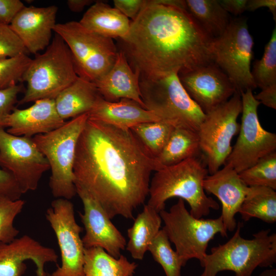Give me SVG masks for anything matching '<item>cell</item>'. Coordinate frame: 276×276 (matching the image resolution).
<instances>
[{
    "label": "cell",
    "mask_w": 276,
    "mask_h": 276,
    "mask_svg": "<svg viewBox=\"0 0 276 276\" xmlns=\"http://www.w3.org/2000/svg\"><path fill=\"white\" fill-rule=\"evenodd\" d=\"M156 170L155 159L130 129L88 118L76 148L75 185L86 190L111 219H134Z\"/></svg>",
    "instance_id": "cell-1"
},
{
    "label": "cell",
    "mask_w": 276,
    "mask_h": 276,
    "mask_svg": "<svg viewBox=\"0 0 276 276\" xmlns=\"http://www.w3.org/2000/svg\"><path fill=\"white\" fill-rule=\"evenodd\" d=\"M212 39L185 1L149 0L121 39V51L140 78L154 79L212 62Z\"/></svg>",
    "instance_id": "cell-2"
},
{
    "label": "cell",
    "mask_w": 276,
    "mask_h": 276,
    "mask_svg": "<svg viewBox=\"0 0 276 276\" xmlns=\"http://www.w3.org/2000/svg\"><path fill=\"white\" fill-rule=\"evenodd\" d=\"M208 174L204 160L199 155L156 171L150 182L147 204L159 213L169 199L179 197L188 203L193 216H206L211 209H219L205 193L203 183Z\"/></svg>",
    "instance_id": "cell-3"
},
{
    "label": "cell",
    "mask_w": 276,
    "mask_h": 276,
    "mask_svg": "<svg viewBox=\"0 0 276 276\" xmlns=\"http://www.w3.org/2000/svg\"><path fill=\"white\" fill-rule=\"evenodd\" d=\"M239 222L232 237L226 243L212 247L200 263L204 269L199 276H216L228 270L235 276H251L258 267H271L276 262V234L261 230L251 239L241 236Z\"/></svg>",
    "instance_id": "cell-4"
},
{
    "label": "cell",
    "mask_w": 276,
    "mask_h": 276,
    "mask_svg": "<svg viewBox=\"0 0 276 276\" xmlns=\"http://www.w3.org/2000/svg\"><path fill=\"white\" fill-rule=\"evenodd\" d=\"M88 118V113L82 114L51 132L32 137L49 164V187L56 198L70 200L77 194L73 173L76 148Z\"/></svg>",
    "instance_id": "cell-5"
},
{
    "label": "cell",
    "mask_w": 276,
    "mask_h": 276,
    "mask_svg": "<svg viewBox=\"0 0 276 276\" xmlns=\"http://www.w3.org/2000/svg\"><path fill=\"white\" fill-rule=\"evenodd\" d=\"M78 77L68 47L56 34L45 51L32 59L25 72L22 80L26 90L18 104L55 99Z\"/></svg>",
    "instance_id": "cell-6"
},
{
    "label": "cell",
    "mask_w": 276,
    "mask_h": 276,
    "mask_svg": "<svg viewBox=\"0 0 276 276\" xmlns=\"http://www.w3.org/2000/svg\"><path fill=\"white\" fill-rule=\"evenodd\" d=\"M140 88L146 109L160 121L198 131L205 113L189 96L177 74L154 79L140 78Z\"/></svg>",
    "instance_id": "cell-7"
},
{
    "label": "cell",
    "mask_w": 276,
    "mask_h": 276,
    "mask_svg": "<svg viewBox=\"0 0 276 276\" xmlns=\"http://www.w3.org/2000/svg\"><path fill=\"white\" fill-rule=\"evenodd\" d=\"M54 32L68 47L78 77L94 83L113 65L118 51L112 39L92 32L75 21L56 24Z\"/></svg>",
    "instance_id": "cell-8"
},
{
    "label": "cell",
    "mask_w": 276,
    "mask_h": 276,
    "mask_svg": "<svg viewBox=\"0 0 276 276\" xmlns=\"http://www.w3.org/2000/svg\"><path fill=\"white\" fill-rule=\"evenodd\" d=\"M159 213L164 223L163 229L186 264L194 258L200 263L207 254L209 242L214 236L217 234L222 237L227 236L221 216L216 219L195 218L180 198L169 211L164 210Z\"/></svg>",
    "instance_id": "cell-9"
},
{
    "label": "cell",
    "mask_w": 276,
    "mask_h": 276,
    "mask_svg": "<svg viewBox=\"0 0 276 276\" xmlns=\"http://www.w3.org/2000/svg\"><path fill=\"white\" fill-rule=\"evenodd\" d=\"M254 47L247 19L242 17L231 19L224 32L211 42L213 62L226 74L240 93L257 87L250 67Z\"/></svg>",
    "instance_id": "cell-10"
},
{
    "label": "cell",
    "mask_w": 276,
    "mask_h": 276,
    "mask_svg": "<svg viewBox=\"0 0 276 276\" xmlns=\"http://www.w3.org/2000/svg\"><path fill=\"white\" fill-rule=\"evenodd\" d=\"M242 108L241 94L236 91L227 101L205 113L197 133L209 174L225 164L232 150L231 141L240 130L237 119Z\"/></svg>",
    "instance_id": "cell-11"
},
{
    "label": "cell",
    "mask_w": 276,
    "mask_h": 276,
    "mask_svg": "<svg viewBox=\"0 0 276 276\" xmlns=\"http://www.w3.org/2000/svg\"><path fill=\"white\" fill-rule=\"evenodd\" d=\"M240 94L242 108L239 135L225 163L238 173L276 150V134L264 129L260 123L258 108L260 102L251 89Z\"/></svg>",
    "instance_id": "cell-12"
},
{
    "label": "cell",
    "mask_w": 276,
    "mask_h": 276,
    "mask_svg": "<svg viewBox=\"0 0 276 276\" xmlns=\"http://www.w3.org/2000/svg\"><path fill=\"white\" fill-rule=\"evenodd\" d=\"M45 217L56 236L61 263L53 276H83L84 250L80 234L83 227L77 222L73 203L64 198L54 200Z\"/></svg>",
    "instance_id": "cell-13"
},
{
    "label": "cell",
    "mask_w": 276,
    "mask_h": 276,
    "mask_svg": "<svg viewBox=\"0 0 276 276\" xmlns=\"http://www.w3.org/2000/svg\"><path fill=\"white\" fill-rule=\"evenodd\" d=\"M0 167L12 175L22 194L36 190L50 169L32 137L11 134L4 128H0Z\"/></svg>",
    "instance_id": "cell-14"
},
{
    "label": "cell",
    "mask_w": 276,
    "mask_h": 276,
    "mask_svg": "<svg viewBox=\"0 0 276 276\" xmlns=\"http://www.w3.org/2000/svg\"><path fill=\"white\" fill-rule=\"evenodd\" d=\"M190 98L206 113L236 92L226 74L213 62L178 74Z\"/></svg>",
    "instance_id": "cell-15"
},
{
    "label": "cell",
    "mask_w": 276,
    "mask_h": 276,
    "mask_svg": "<svg viewBox=\"0 0 276 276\" xmlns=\"http://www.w3.org/2000/svg\"><path fill=\"white\" fill-rule=\"evenodd\" d=\"M75 187L83 206V213L79 214L85 230L82 238L85 248L101 247L112 257H119L126 248L124 237L99 203L84 189Z\"/></svg>",
    "instance_id": "cell-16"
},
{
    "label": "cell",
    "mask_w": 276,
    "mask_h": 276,
    "mask_svg": "<svg viewBox=\"0 0 276 276\" xmlns=\"http://www.w3.org/2000/svg\"><path fill=\"white\" fill-rule=\"evenodd\" d=\"M58 258L54 249L25 235L9 243L0 242V276H23L27 260L35 265L37 276H45V265L57 263Z\"/></svg>",
    "instance_id": "cell-17"
},
{
    "label": "cell",
    "mask_w": 276,
    "mask_h": 276,
    "mask_svg": "<svg viewBox=\"0 0 276 276\" xmlns=\"http://www.w3.org/2000/svg\"><path fill=\"white\" fill-rule=\"evenodd\" d=\"M57 11L55 5L25 6L14 18L10 27L27 52L35 54L49 45Z\"/></svg>",
    "instance_id": "cell-18"
},
{
    "label": "cell",
    "mask_w": 276,
    "mask_h": 276,
    "mask_svg": "<svg viewBox=\"0 0 276 276\" xmlns=\"http://www.w3.org/2000/svg\"><path fill=\"white\" fill-rule=\"evenodd\" d=\"M213 174L208 175L203 181L204 191L216 196L221 203L225 228L233 232L237 227L235 215L238 213L249 187L241 179L238 173L229 165Z\"/></svg>",
    "instance_id": "cell-19"
},
{
    "label": "cell",
    "mask_w": 276,
    "mask_h": 276,
    "mask_svg": "<svg viewBox=\"0 0 276 276\" xmlns=\"http://www.w3.org/2000/svg\"><path fill=\"white\" fill-rule=\"evenodd\" d=\"M64 121L58 113L54 99L37 100L25 109L14 108L6 118L3 128L9 133L32 138L47 133L62 126Z\"/></svg>",
    "instance_id": "cell-20"
},
{
    "label": "cell",
    "mask_w": 276,
    "mask_h": 276,
    "mask_svg": "<svg viewBox=\"0 0 276 276\" xmlns=\"http://www.w3.org/2000/svg\"><path fill=\"white\" fill-rule=\"evenodd\" d=\"M94 83L100 96L106 101L117 102L122 98L129 99L146 109L141 98L140 75L133 71L121 50L118 51L111 69Z\"/></svg>",
    "instance_id": "cell-21"
},
{
    "label": "cell",
    "mask_w": 276,
    "mask_h": 276,
    "mask_svg": "<svg viewBox=\"0 0 276 276\" xmlns=\"http://www.w3.org/2000/svg\"><path fill=\"white\" fill-rule=\"evenodd\" d=\"M88 114L89 119L123 129H130L143 123L160 121L152 112L127 98L109 102L100 96Z\"/></svg>",
    "instance_id": "cell-22"
},
{
    "label": "cell",
    "mask_w": 276,
    "mask_h": 276,
    "mask_svg": "<svg viewBox=\"0 0 276 276\" xmlns=\"http://www.w3.org/2000/svg\"><path fill=\"white\" fill-rule=\"evenodd\" d=\"M79 22L87 29L110 38H125L131 21L116 8L97 1L86 11Z\"/></svg>",
    "instance_id": "cell-23"
},
{
    "label": "cell",
    "mask_w": 276,
    "mask_h": 276,
    "mask_svg": "<svg viewBox=\"0 0 276 276\" xmlns=\"http://www.w3.org/2000/svg\"><path fill=\"white\" fill-rule=\"evenodd\" d=\"M100 96L94 83L78 77L54 99L56 109L65 121L88 113Z\"/></svg>",
    "instance_id": "cell-24"
},
{
    "label": "cell",
    "mask_w": 276,
    "mask_h": 276,
    "mask_svg": "<svg viewBox=\"0 0 276 276\" xmlns=\"http://www.w3.org/2000/svg\"><path fill=\"white\" fill-rule=\"evenodd\" d=\"M162 222L159 213L147 204L145 205L127 230L126 249L133 259H143L149 245L160 229Z\"/></svg>",
    "instance_id": "cell-25"
},
{
    "label": "cell",
    "mask_w": 276,
    "mask_h": 276,
    "mask_svg": "<svg viewBox=\"0 0 276 276\" xmlns=\"http://www.w3.org/2000/svg\"><path fill=\"white\" fill-rule=\"evenodd\" d=\"M200 152L197 132L174 127L160 155L155 159L156 171L198 156Z\"/></svg>",
    "instance_id": "cell-26"
},
{
    "label": "cell",
    "mask_w": 276,
    "mask_h": 276,
    "mask_svg": "<svg viewBox=\"0 0 276 276\" xmlns=\"http://www.w3.org/2000/svg\"><path fill=\"white\" fill-rule=\"evenodd\" d=\"M137 266L122 255L114 258L101 247L85 248L83 276H133Z\"/></svg>",
    "instance_id": "cell-27"
},
{
    "label": "cell",
    "mask_w": 276,
    "mask_h": 276,
    "mask_svg": "<svg viewBox=\"0 0 276 276\" xmlns=\"http://www.w3.org/2000/svg\"><path fill=\"white\" fill-rule=\"evenodd\" d=\"M185 9L212 38L221 35L231 19L219 0H186Z\"/></svg>",
    "instance_id": "cell-28"
},
{
    "label": "cell",
    "mask_w": 276,
    "mask_h": 276,
    "mask_svg": "<svg viewBox=\"0 0 276 276\" xmlns=\"http://www.w3.org/2000/svg\"><path fill=\"white\" fill-rule=\"evenodd\" d=\"M238 213L247 221L252 218L268 223L276 221V192L265 187H249Z\"/></svg>",
    "instance_id": "cell-29"
},
{
    "label": "cell",
    "mask_w": 276,
    "mask_h": 276,
    "mask_svg": "<svg viewBox=\"0 0 276 276\" xmlns=\"http://www.w3.org/2000/svg\"><path fill=\"white\" fill-rule=\"evenodd\" d=\"M174 127L161 121L143 123L130 130L146 151L154 159L162 152Z\"/></svg>",
    "instance_id": "cell-30"
},
{
    "label": "cell",
    "mask_w": 276,
    "mask_h": 276,
    "mask_svg": "<svg viewBox=\"0 0 276 276\" xmlns=\"http://www.w3.org/2000/svg\"><path fill=\"white\" fill-rule=\"evenodd\" d=\"M164 230H159L148 247L153 259L161 265L166 276H181V267L186 263L171 247Z\"/></svg>",
    "instance_id": "cell-31"
},
{
    "label": "cell",
    "mask_w": 276,
    "mask_h": 276,
    "mask_svg": "<svg viewBox=\"0 0 276 276\" xmlns=\"http://www.w3.org/2000/svg\"><path fill=\"white\" fill-rule=\"evenodd\" d=\"M238 174L248 187H265L275 190L276 151L262 157Z\"/></svg>",
    "instance_id": "cell-32"
},
{
    "label": "cell",
    "mask_w": 276,
    "mask_h": 276,
    "mask_svg": "<svg viewBox=\"0 0 276 276\" xmlns=\"http://www.w3.org/2000/svg\"><path fill=\"white\" fill-rule=\"evenodd\" d=\"M257 86L263 89L276 84V28L264 48L262 58L256 60L251 70Z\"/></svg>",
    "instance_id": "cell-33"
},
{
    "label": "cell",
    "mask_w": 276,
    "mask_h": 276,
    "mask_svg": "<svg viewBox=\"0 0 276 276\" xmlns=\"http://www.w3.org/2000/svg\"><path fill=\"white\" fill-rule=\"evenodd\" d=\"M25 204L20 199L13 200L0 197V242L9 243L17 237L19 231L14 226V222Z\"/></svg>",
    "instance_id": "cell-34"
},
{
    "label": "cell",
    "mask_w": 276,
    "mask_h": 276,
    "mask_svg": "<svg viewBox=\"0 0 276 276\" xmlns=\"http://www.w3.org/2000/svg\"><path fill=\"white\" fill-rule=\"evenodd\" d=\"M31 60L26 54L0 58V90L17 85L18 82L22 80Z\"/></svg>",
    "instance_id": "cell-35"
},
{
    "label": "cell",
    "mask_w": 276,
    "mask_h": 276,
    "mask_svg": "<svg viewBox=\"0 0 276 276\" xmlns=\"http://www.w3.org/2000/svg\"><path fill=\"white\" fill-rule=\"evenodd\" d=\"M27 52L9 25L0 24V58L15 57Z\"/></svg>",
    "instance_id": "cell-36"
},
{
    "label": "cell",
    "mask_w": 276,
    "mask_h": 276,
    "mask_svg": "<svg viewBox=\"0 0 276 276\" xmlns=\"http://www.w3.org/2000/svg\"><path fill=\"white\" fill-rule=\"evenodd\" d=\"M21 91V86L18 84L0 90V128H3L6 118L18 103L17 97Z\"/></svg>",
    "instance_id": "cell-37"
},
{
    "label": "cell",
    "mask_w": 276,
    "mask_h": 276,
    "mask_svg": "<svg viewBox=\"0 0 276 276\" xmlns=\"http://www.w3.org/2000/svg\"><path fill=\"white\" fill-rule=\"evenodd\" d=\"M22 193L12 175L0 168V197L16 200L20 199Z\"/></svg>",
    "instance_id": "cell-38"
},
{
    "label": "cell",
    "mask_w": 276,
    "mask_h": 276,
    "mask_svg": "<svg viewBox=\"0 0 276 276\" xmlns=\"http://www.w3.org/2000/svg\"><path fill=\"white\" fill-rule=\"evenodd\" d=\"M25 6L20 0H0V24L10 25Z\"/></svg>",
    "instance_id": "cell-39"
},
{
    "label": "cell",
    "mask_w": 276,
    "mask_h": 276,
    "mask_svg": "<svg viewBox=\"0 0 276 276\" xmlns=\"http://www.w3.org/2000/svg\"><path fill=\"white\" fill-rule=\"evenodd\" d=\"M146 0H114V8L128 18L134 20L138 16Z\"/></svg>",
    "instance_id": "cell-40"
},
{
    "label": "cell",
    "mask_w": 276,
    "mask_h": 276,
    "mask_svg": "<svg viewBox=\"0 0 276 276\" xmlns=\"http://www.w3.org/2000/svg\"><path fill=\"white\" fill-rule=\"evenodd\" d=\"M255 98L260 103H262L267 107L275 109L276 84L261 89V91L255 96Z\"/></svg>",
    "instance_id": "cell-41"
},
{
    "label": "cell",
    "mask_w": 276,
    "mask_h": 276,
    "mask_svg": "<svg viewBox=\"0 0 276 276\" xmlns=\"http://www.w3.org/2000/svg\"><path fill=\"white\" fill-rule=\"evenodd\" d=\"M247 0H219L223 9L235 15L242 14L246 11Z\"/></svg>",
    "instance_id": "cell-42"
},
{
    "label": "cell",
    "mask_w": 276,
    "mask_h": 276,
    "mask_svg": "<svg viewBox=\"0 0 276 276\" xmlns=\"http://www.w3.org/2000/svg\"><path fill=\"white\" fill-rule=\"evenodd\" d=\"M267 8L273 15L275 21L276 1L275 0H247L246 11L252 12L260 8Z\"/></svg>",
    "instance_id": "cell-43"
},
{
    "label": "cell",
    "mask_w": 276,
    "mask_h": 276,
    "mask_svg": "<svg viewBox=\"0 0 276 276\" xmlns=\"http://www.w3.org/2000/svg\"><path fill=\"white\" fill-rule=\"evenodd\" d=\"M94 3L93 0H68L66 4L70 10L74 12H79L87 6Z\"/></svg>",
    "instance_id": "cell-44"
},
{
    "label": "cell",
    "mask_w": 276,
    "mask_h": 276,
    "mask_svg": "<svg viewBox=\"0 0 276 276\" xmlns=\"http://www.w3.org/2000/svg\"><path fill=\"white\" fill-rule=\"evenodd\" d=\"M259 276H276V269L271 268L263 271Z\"/></svg>",
    "instance_id": "cell-45"
},
{
    "label": "cell",
    "mask_w": 276,
    "mask_h": 276,
    "mask_svg": "<svg viewBox=\"0 0 276 276\" xmlns=\"http://www.w3.org/2000/svg\"><path fill=\"white\" fill-rule=\"evenodd\" d=\"M45 276H53L51 273L47 272Z\"/></svg>",
    "instance_id": "cell-46"
}]
</instances>
